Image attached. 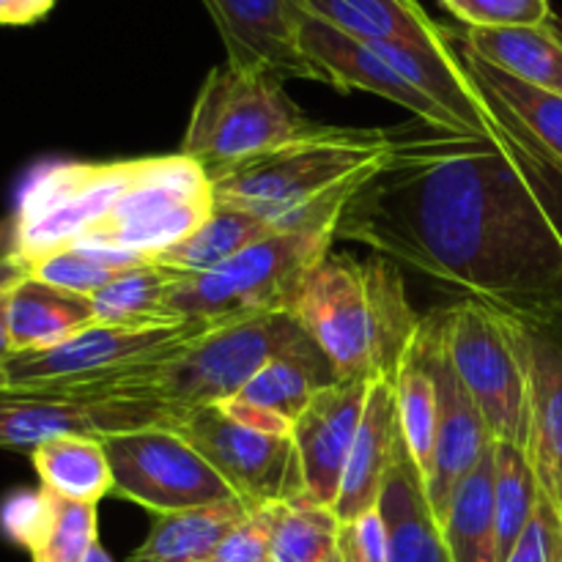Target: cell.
Here are the masks:
<instances>
[{"label": "cell", "mask_w": 562, "mask_h": 562, "mask_svg": "<svg viewBox=\"0 0 562 562\" xmlns=\"http://www.w3.org/2000/svg\"><path fill=\"white\" fill-rule=\"evenodd\" d=\"M335 234L527 329L562 318V170L499 119L393 132Z\"/></svg>", "instance_id": "cell-1"}, {"label": "cell", "mask_w": 562, "mask_h": 562, "mask_svg": "<svg viewBox=\"0 0 562 562\" xmlns=\"http://www.w3.org/2000/svg\"><path fill=\"white\" fill-rule=\"evenodd\" d=\"M346 382L395 379L423 318L387 258L329 252L307 272L289 307Z\"/></svg>", "instance_id": "cell-2"}, {"label": "cell", "mask_w": 562, "mask_h": 562, "mask_svg": "<svg viewBox=\"0 0 562 562\" xmlns=\"http://www.w3.org/2000/svg\"><path fill=\"white\" fill-rule=\"evenodd\" d=\"M393 151L384 130L322 126L241 162L206 170L217 206L245 209L280 231L340 220L357 187Z\"/></svg>", "instance_id": "cell-3"}, {"label": "cell", "mask_w": 562, "mask_h": 562, "mask_svg": "<svg viewBox=\"0 0 562 562\" xmlns=\"http://www.w3.org/2000/svg\"><path fill=\"white\" fill-rule=\"evenodd\" d=\"M302 338H307V333L291 311L263 313L245 322L223 324L179 355L146 362L93 387L69 390V393L47 390V393L71 401H91V404L146 401L173 417L176 423L187 412L217 406L231 395H239L272 357L300 344Z\"/></svg>", "instance_id": "cell-4"}, {"label": "cell", "mask_w": 562, "mask_h": 562, "mask_svg": "<svg viewBox=\"0 0 562 562\" xmlns=\"http://www.w3.org/2000/svg\"><path fill=\"white\" fill-rule=\"evenodd\" d=\"M335 231L338 220L280 231L212 272L179 280L168 296V313L228 324L289 311L307 272L333 252Z\"/></svg>", "instance_id": "cell-5"}, {"label": "cell", "mask_w": 562, "mask_h": 562, "mask_svg": "<svg viewBox=\"0 0 562 562\" xmlns=\"http://www.w3.org/2000/svg\"><path fill=\"white\" fill-rule=\"evenodd\" d=\"M283 80L267 71L214 66L192 102L181 151L206 170L272 151L316 130Z\"/></svg>", "instance_id": "cell-6"}, {"label": "cell", "mask_w": 562, "mask_h": 562, "mask_svg": "<svg viewBox=\"0 0 562 562\" xmlns=\"http://www.w3.org/2000/svg\"><path fill=\"white\" fill-rule=\"evenodd\" d=\"M445 351L486 417L494 442L530 448V373L521 324L472 300L434 313Z\"/></svg>", "instance_id": "cell-7"}, {"label": "cell", "mask_w": 562, "mask_h": 562, "mask_svg": "<svg viewBox=\"0 0 562 562\" xmlns=\"http://www.w3.org/2000/svg\"><path fill=\"white\" fill-rule=\"evenodd\" d=\"M217 327L223 324L209 318H173L159 324L97 322L53 349L11 355L3 366L5 387L64 390V393L86 390L146 362L179 355Z\"/></svg>", "instance_id": "cell-8"}, {"label": "cell", "mask_w": 562, "mask_h": 562, "mask_svg": "<svg viewBox=\"0 0 562 562\" xmlns=\"http://www.w3.org/2000/svg\"><path fill=\"white\" fill-rule=\"evenodd\" d=\"M154 157L119 162H58L38 170L16 209V245L25 263L77 245L151 170Z\"/></svg>", "instance_id": "cell-9"}, {"label": "cell", "mask_w": 562, "mask_h": 562, "mask_svg": "<svg viewBox=\"0 0 562 562\" xmlns=\"http://www.w3.org/2000/svg\"><path fill=\"white\" fill-rule=\"evenodd\" d=\"M212 212V181L201 162L184 154L154 157L151 170L71 247L132 252L151 261L201 228Z\"/></svg>", "instance_id": "cell-10"}, {"label": "cell", "mask_w": 562, "mask_h": 562, "mask_svg": "<svg viewBox=\"0 0 562 562\" xmlns=\"http://www.w3.org/2000/svg\"><path fill=\"white\" fill-rule=\"evenodd\" d=\"M113 494L154 516L203 508L236 497L190 442L168 428H140L104 439Z\"/></svg>", "instance_id": "cell-11"}, {"label": "cell", "mask_w": 562, "mask_h": 562, "mask_svg": "<svg viewBox=\"0 0 562 562\" xmlns=\"http://www.w3.org/2000/svg\"><path fill=\"white\" fill-rule=\"evenodd\" d=\"M168 431L190 442L212 470L250 508L305 497V475L291 437L252 431L231 420L220 406L181 415Z\"/></svg>", "instance_id": "cell-12"}, {"label": "cell", "mask_w": 562, "mask_h": 562, "mask_svg": "<svg viewBox=\"0 0 562 562\" xmlns=\"http://www.w3.org/2000/svg\"><path fill=\"white\" fill-rule=\"evenodd\" d=\"M417 340H420L423 360H426L434 390H437V445H434V470L426 481V492L434 514L442 521L456 488L494 448V434L456 373L442 338H439L434 313L423 318Z\"/></svg>", "instance_id": "cell-13"}, {"label": "cell", "mask_w": 562, "mask_h": 562, "mask_svg": "<svg viewBox=\"0 0 562 562\" xmlns=\"http://www.w3.org/2000/svg\"><path fill=\"white\" fill-rule=\"evenodd\" d=\"M225 44V64L278 80H316L322 71L300 47L305 11L296 0H201Z\"/></svg>", "instance_id": "cell-14"}, {"label": "cell", "mask_w": 562, "mask_h": 562, "mask_svg": "<svg viewBox=\"0 0 562 562\" xmlns=\"http://www.w3.org/2000/svg\"><path fill=\"white\" fill-rule=\"evenodd\" d=\"M300 47L322 71L327 86L340 88V91L376 93L409 110L420 124L434 126V130L464 132L439 104H434L404 75H398L371 44L346 36L338 27L305 14L300 25Z\"/></svg>", "instance_id": "cell-15"}, {"label": "cell", "mask_w": 562, "mask_h": 562, "mask_svg": "<svg viewBox=\"0 0 562 562\" xmlns=\"http://www.w3.org/2000/svg\"><path fill=\"white\" fill-rule=\"evenodd\" d=\"M368 393L371 384L340 379L313 395L291 428L307 497L324 508H335L338 503L340 481L360 431Z\"/></svg>", "instance_id": "cell-16"}, {"label": "cell", "mask_w": 562, "mask_h": 562, "mask_svg": "<svg viewBox=\"0 0 562 562\" xmlns=\"http://www.w3.org/2000/svg\"><path fill=\"white\" fill-rule=\"evenodd\" d=\"M130 412L119 401H71L47 390L0 387V448L33 450L55 437L130 434Z\"/></svg>", "instance_id": "cell-17"}, {"label": "cell", "mask_w": 562, "mask_h": 562, "mask_svg": "<svg viewBox=\"0 0 562 562\" xmlns=\"http://www.w3.org/2000/svg\"><path fill=\"white\" fill-rule=\"evenodd\" d=\"M401 442H404V434H401L395 382L382 379L371 384L360 431H357L355 448H351L349 464L340 481L338 503L333 508L340 525H351L368 510L379 508L384 477L393 470Z\"/></svg>", "instance_id": "cell-18"}, {"label": "cell", "mask_w": 562, "mask_h": 562, "mask_svg": "<svg viewBox=\"0 0 562 562\" xmlns=\"http://www.w3.org/2000/svg\"><path fill=\"white\" fill-rule=\"evenodd\" d=\"M450 44L494 115L508 130H514L527 146L536 148L541 157L562 170V97L527 86L508 71L483 60L461 42L459 33L450 31Z\"/></svg>", "instance_id": "cell-19"}, {"label": "cell", "mask_w": 562, "mask_h": 562, "mask_svg": "<svg viewBox=\"0 0 562 562\" xmlns=\"http://www.w3.org/2000/svg\"><path fill=\"white\" fill-rule=\"evenodd\" d=\"M371 47L417 91L439 104L464 132H488L497 124L494 110L488 108V102L456 55L453 44H450V31L442 42H384L371 44Z\"/></svg>", "instance_id": "cell-20"}, {"label": "cell", "mask_w": 562, "mask_h": 562, "mask_svg": "<svg viewBox=\"0 0 562 562\" xmlns=\"http://www.w3.org/2000/svg\"><path fill=\"white\" fill-rule=\"evenodd\" d=\"M379 514L387 527V562H453L442 521L431 508L426 477L401 442L393 470L384 477Z\"/></svg>", "instance_id": "cell-21"}, {"label": "cell", "mask_w": 562, "mask_h": 562, "mask_svg": "<svg viewBox=\"0 0 562 562\" xmlns=\"http://www.w3.org/2000/svg\"><path fill=\"white\" fill-rule=\"evenodd\" d=\"M530 373V456L541 492L562 510V346L543 329H521Z\"/></svg>", "instance_id": "cell-22"}, {"label": "cell", "mask_w": 562, "mask_h": 562, "mask_svg": "<svg viewBox=\"0 0 562 562\" xmlns=\"http://www.w3.org/2000/svg\"><path fill=\"white\" fill-rule=\"evenodd\" d=\"M5 530L31 552L33 562H82L99 541L97 505L38 488L9 505Z\"/></svg>", "instance_id": "cell-23"}, {"label": "cell", "mask_w": 562, "mask_h": 562, "mask_svg": "<svg viewBox=\"0 0 562 562\" xmlns=\"http://www.w3.org/2000/svg\"><path fill=\"white\" fill-rule=\"evenodd\" d=\"M11 355L44 351L97 324L91 296L71 294L31 278L14 285L5 302Z\"/></svg>", "instance_id": "cell-24"}, {"label": "cell", "mask_w": 562, "mask_h": 562, "mask_svg": "<svg viewBox=\"0 0 562 562\" xmlns=\"http://www.w3.org/2000/svg\"><path fill=\"white\" fill-rule=\"evenodd\" d=\"M459 36L472 53L516 80L562 97V22L558 16L541 25L467 27Z\"/></svg>", "instance_id": "cell-25"}, {"label": "cell", "mask_w": 562, "mask_h": 562, "mask_svg": "<svg viewBox=\"0 0 562 562\" xmlns=\"http://www.w3.org/2000/svg\"><path fill=\"white\" fill-rule=\"evenodd\" d=\"M250 505L239 497L203 508L154 516L146 541L130 562H209L234 527L250 516Z\"/></svg>", "instance_id": "cell-26"}, {"label": "cell", "mask_w": 562, "mask_h": 562, "mask_svg": "<svg viewBox=\"0 0 562 562\" xmlns=\"http://www.w3.org/2000/svg\"><path fill=\"white\" fill-rule=\"evenodd\" d=\"M296 3L305 14L366 44H428L448 36V27L437 25L417 0H296Z\"/></svg>", "instance_id": "cell-27"}, {"label": "cell", "mask_w": 562, "mask_h": 562, "mask_svg": "<svg viewBox=\"0 0 562 562\" xmlns=\"http://www.w3.org/2000/svg\"><path fill=\"white\" fill-rule=\"evenodd\" d=\"M274 234H280V228L269 223V220L245 212V209L217 206L214 203V212L209 214V220L201 228L192 231L179 245L157 252L151 263L170 269L181 280L198 278V274H206L212 269L223 267L225 261L239 256L241 250Z\"/></svg>", "instance_id": "cell-28"}, {"label": "cell", "mask_w": 562, "mask_h": 562, "mask_svg": "<svg viewBox=\"0 0 562 562\" xmlns=\"http://www.w3.org/2000/svg\"><path fill=\"white\" fill-rule=\"evenodd\" d=\"M340 382L338 371L329 357L313 344V338H302L300 344L289 346L278 357L267 362L241 390V398L285 417L294 426L313 395L322 393L329 384Z\"/></svg>", "instance_id": "cell-29"}, {"label": "cell", "mask_w": 562, "mask_h": 562, "mask_svg": "<svg viewBox=\"0 0 562 562\" xmlns=\"http://www.w3.org/2000/svg\"><path fill=\"white\" fill-rule=\"evenodd\" d=\"M33 470L42 488L66 499L99 505L113 494V467H110L104 439L99 437H55L31 450Z\"/></svg>", "instance_id": "cell-30"}, {"label": "cell", "mask_w": 562, "mask_h": 562, "mask_svg": "<svg viewBox=\"0 0 562 562\" xmlns=\"http://www.w3.org/2000/svg\"><path fill=\"white\" fill-rule=\"evenodd\" d=\"M442 532L453 562H499L494 525V448L456 488L442 519Z\"/></svg>", "instance_id": "cell-31"}, {"label": "cell", "mask_w": 562, "mask_h": 562, "mask_svg": "<svg viewBox=\"0 0 562 562\" xmlns=\"http://www.w3.org/2000/svg\"><path fill=\"white\" fill-rule=\"evenodd\" d=\"M541 499L530 448L516 442H494V525H497V558L505 562L516 541L530 525Z\"/></svg>", "instance_id": "cell-32"}, {"label": "cell", "mask_w": 562, "mask_h": 562, "mask_svg": "<svg viewBox=\"0 0 562 562\" xmlns=\"http://www.w3.org/2000/svg\"><path fill=\"white\" fill-rule=\"evenodd\" d=\"M272 554L269 562H338L340 521L333 508L311 497L269 505Z\"/></svg>", "instance_id": "cell-33"}, {"label": "cell", "mask_w": 562, "mask_h": 562, "mask_svg": "<svg viewBox=\"0 0 562 562\" xmlns=\"http://www.w3.org/2000/svg\"><path fill=\"white\" fill-rule=\"evenodd\" d=\"M179 274L157 263H140L104 285L91 296L99 324H159L173 322L168 296L179 283Z\"/></svg>", "instance_id": "cell-34"}, {"label": "cell", "mask_w": 562, "mask_h": 562, "mask_svg": "<svg viewBox=\"0 0 562 562\" xmlns=\"http://www.w3.org/2000/svg\"><path fill=\"white\" fill-rule=\"evenodd\" d=\"M393 382L395 398H398L401 434H404L412 459L428 481L434 470V445H437V390H434V379L423 360L417 338Z\"/></svg>", "instance_id": "cell-35"}, {"label": "cell", "mask_w": 562, "mask_h": 562, "mask_svg": "<svg viewBox=\"0 0 562 562\" xmlns=\"http://www.w3.org/2000/svg\"><path fill=\"white\" fill-rule=\"evenodd\" d=\"M140 263L151 261L143 256H132V252L97 250V247H64V250L49 252V256L27 263V274L42 280V283L55 285V289L71 291V294L93 296L104 285H110L124 272L140 267Z\"/></svg>", "instance_id": "cell-36"}, {"label": "cell", "mask_w": 562, "mask_h": 562, "mask_svg": "<svg viewBox=\"0 0 562 562\" xmlns=\"http://www.w3.org/2000/svg\"><path fill=\"white\" fill-rule=\"evenodd\" d=\"M467 27H521L552 20L549 0H442Z\"/></svg>", "instance_id": "cell-37"}, {"label": "cell", "mask_w": 562, "mask_h": 562, "mask_svg": "<svg viewBox=\"0 0 562 562\" xmlns=\"http://www.w3.org/2000/svg\"><path fill=\"white\" fill-rule=\"evenodd\" d=\"M562 543V510L547 494L541 492L538 508L532 514L530 525L516 541L514 552L505 562H554Z\"/></svg>", "instance_id": "cell-38"}, {"label": "cell", "mask_w": 562, "mask_h": 562, "mask_svg": "<svg viewBox=\"0 0 562 562\" xmlns=\"http://www.w3.org/2000/svg\"><path fill=\"white\" fill-rule=\"evenodd\" d=\"M269 554H272V519H269V505H258L239 527L225 536L209 562H269Z\"/></svg>", "instance_id": "cell-39"}, {"label": "cell", "mask_w": 562, "mask_h": 562, "mask_svg": "<svg viewBox=\"0 0 562 562\" xmlns=\"http://www.w3.org/2000/svg\"><path fill=\"white\" fill-rule=\"evenodd\" d=\"M346 530H349L351 547L362 562H387V527H384L379 508L368 510L366 516L346 525Z\"/></svg>", "instance_id": "cell-40"}, {"label": "cell", "mask_w": 562, "mask_h": 562, "mask_svg": "<svg viewBox=\"0 0 562 562\" xmlns=\"http://www.w3.org/2000/svg\"><path fill=\"white\" fill-rule=\"evenodd\" d=\"M231 420H236L239 426L252 428V431H261V434H272V437H291V423L285 417L274 415V412L263 409V406L252 404V401L241 398V395H231L228 401L217 404Z\"/></svg>", "instance_id": "cell-41"}, {"label": "cell", "mask_w": 562, "mask_h": 562, "mask_svg": "<svg viewBox=\"0 0 562 562\" xmlns=\"http://www.w3.org/2000/svg\"><path fill=\"white\" fill-rule=\"evenodd\" d=\"M55 0H0V25H31L49 14Z\"/></svg>", "instance_id": "cell-42"}, {"label": "cell", "mask_w": 562, "mask_h": 562, "mask_svg": "<svg viewBox=\"0 0 562 562\" xmlns=\"http://www.w3.org/2000/svg\"><path fill=\"white\" fill-rule=\"evenodd\" d=\"M27 278V263L22 261L20 256L9 258V261L0 263V294H5V291L14 289L20 280Z\"/></svg>", "instance_id": "cell-43"}, {"label": "cell", "mask_w": 562, "mask_h": 562, "mask_svg": "<svg viewBox=\"0 0 562 562\" xmlns=\"http://www.w3.org/2000/svg\"><path fill=\"white\" fill-rule=\"evenodd\" d=\"M20 256V245H16V220L3 217L0 220V263L9 258Z\"/></svg>", "instance_id": "cell-44"}, {"label": "cell", "mask_w": 562, "mask_h": 562, "mask_svg": "<svg viewBox=\"0 0 562 562\" xmlns=\"http://www.w3.org/2000/svg\"><path fill=\"white\" fill-rule=\"evenodd\" d=\"M5 302H9V291H5V294H0V371H3L5 360L11 357L9 324H5Z\"/></svg>", "instance_id": "cell-45"}, {"label": "cell", "mask_w": 562, "mask_h": 562, "mask_svg": "<svg viewBox=\"0 0 562 562\" xmlns=\"http://www.w3.org/2000/svg\"><path fill=\"white\" fill-rule=\"evenodd\" d=\"M82 562H113V558H110V554L102 549V543L97 541L91 547V552L86 554V560H82Z\"/></svg>", "instance_id": "cell-46"}, {"label": "cell", "mask_w": 562, "mask_h": 562, "mask_svg": "<svg viewBox=\"0 0 562 562\" xmlns=\"http://www.w3.org/2000/svg\"><path fill=\"white\" fill-rule=\"evenodd\" d=\"M554 562H562V543H560V549H558V554H554Z\"/></svg>", "instance_id": "cell-47"}, {"label": "cell", "mask_w": 562, "mask_h": 562, "mask_svg": "<svg viewBox=\"0 0 562 562\" xmlns=\"http://www.w3.org/2000/svg\"><path fill=\"white\" fill-rule=\"evenodd\" d=\"M0 387H5V376H3V371H0Z\"/></svg>", "instance_id": "cell-48"}, {"label": "cell", "mask_w": 562, "mask_h": 562, "mask_svg": "<svg viewBox=\"0 0 562 562\" xmlns=\"http://www.w3.org/2000/svg\"><path fill=\"white\" fill-rule=\"evenodd\" d=\"M338 562H340V554H338Z\"/></svg>", "instance_id": "cell-49"}]
</instances>
